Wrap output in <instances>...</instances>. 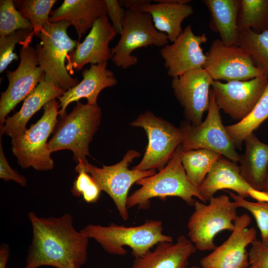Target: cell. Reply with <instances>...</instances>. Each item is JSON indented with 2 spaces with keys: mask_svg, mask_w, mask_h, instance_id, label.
I'll return each instance as SVG.
<instances>
[{
  "mask_svg": "<svg viewBox=\"0 0 268 268\" xmlns=\"http://www.w3.org/2000/svg\"><path fill=\"white\" fill-rule=\"evenodd\" d=\"M32 229L24 268H80L87 259L89 238L75 228L71 215L43 217L28 213Z\"/></svg>",
  "mask_w": 268,
  "mask_h": 268,
  "instance_id": "6da1fadb",
  "label": "cell"
},
{
  "mask_svg": "<svg viewBox=\"0 0 268 268\" xmlns=\"http://www.w3.org/2000/svg\"><path fill=\"white\" fill-rule=\"evenodd\" d=\"M80 230L109 254L125 255L124 247H130L135 259L160 242L173 241L172 237L163 233L162 222L159 220H147L141 225L129 227L114 223L107 226L90 224Z\"/></svg>",
  "mask_w": 268,
  "mask_h": 268,
  "instance_id": "7a4b0ae2",
  "label": "cell"
},
{
  "mask_svg": "<svg viewBox=\"0 0 268 268\" xmlns=\"http://www.w3.org/2000/svg\"><path fill=\"white\" fill-rule=\"evenodd\" d=\"M181 151L180 145L163 169L136 182V184L140 186V188L128 197V208L135 206L147 208L150 200L155 198L165 199L168 197H177L190 206H194L196 201L194 197L203 202L198 188L191 182L186 175L182 163Z\"/></svg>",
  "mask_w": 268,
  "mask_h": 268,
  "instance_id": "3957f363",
  "label": "cell"
},
{
  "mask_svg": "<svg viewBox=\"0 0 268 268\" xmlns=\"http://www.w3.org/2000/svg\"><path fill=\"white\" fill-rule=\"evenodd\" d=\"M102 111L98 104L76 102L72 110L58 121L48 142L51 152L68 149L77 163L87 162L89 145L101 122Z\"/></svg>",
  "mask_w": 268,
  "mask_h": 268,
  "instance_id": "277c9868",
  "label": "cell"
},
{
  "mask_svg": "<svg viewBox=\"0 0 268 268\" xmlns=\"http://www.w3.org/2000/svg\"><path fill=\"white\" fill-rule=\"evenodd\" d=\"M71 25L67 21L48 22L38 35L40 42L35 48L38 64L44 73L45 80L65 91L79 82L70 75L65 64L68 54L80 42L68 36L67 29Z\"/></svg>",
  "mask_w": 268,
  "mask_h": 268,
  "instance_id": "5b68a950",
  "label": "cell"
},
{
  "mask_svg": "<svg viewBox=\"0 0 268 268\" xmlns=\"http://www.w3.org/2000/svg\"><path fill=\"white\" fill-rule=\"evenodd\" d=\"M208 204L196 201L188 224V236L197 250H214L215 236L220 231H233L238 216L237 206L227 195L211 197Z\"/></svg>",
  "mask_w": 268,
  "mask_h": 268,
  "instance_id": "8992f818",
  "label": "cell"
},
{
  "mask_svg": "<svg viewBox=\"0 0 268 268\" xmlns=\"http://www.w3.org/2000/svg\"><path fill=\"white\" fill-rule=\"evenodd\" d=\"M59 108L56 99L51 100L43 107L44 113L36 123L12 138V151L22 168L48 171L54 168L47 140L58 121Z\"/></svg>",
  "mask_w": 268,
  "mask_h": 268,
  "instance_id": "52a82bcc",
  "label": "cell"
},
{
  "mask_svg": "<svg viewBox=\"0 0 268 268\" xmlns=\"http://www.w3.org/2000/svg\"><path fill=\"white\" fill-rule=\"evenodd\" d=\"M140 155L134 149L129 150L118 163L102 168L87 162L78 163L75 169H82L88 173L101 191L106 192L112 199L122 219L129 218L127 206L128 193L132 186L139 179L152 176L156 170L141 171L129 169L133 160Z\"/></svg>",
  "mask_w": 268,
  "mask_h": 268,
  "instance_id": "ba28073f",
  "label": "cell"
},
{
  "mask_svg": "<svg viewBox=\"0 0 268 268\" xmlns=\"http://www.w3.org/2000/svg\"><path fill=\"white\" fill-rule=\"evenodd\" d=\"M130 125L142 128L146 133L148 144L140 162L132 169L141 171L163 169L181 145L183 136L180 128L145 111Z\"/></svg>",
  "mask_w": 268,
  "mask_h": 268,
  "instance_id": "9c48e42d",
  "label": "cell"
},
{
  "mask_svg": "<svg viewBox=\"0 0 268 268\" xmlns=\"http://www.w3.org/2000/svg\"><path fill=\"white\" fill-rule=\"evenodd\" d=\"M168 42L167 35L155 28L149 14L126 9L120 39L111 49V59L117 67L126 69L137 63V57L132 55L134 50L149 46L163 47Z\"/></svg>",
  "mask_w": 268,
  "mask_h": 268,
  "instance_id": "30bf717a",
  "label": "cell"
},
{
  "mask_svg": "<svg viewBox=\"0 0 268 268\" xmlns=\"http://www.w3.org/2000/svg\"><path fill=\"white\" fill-rule=\"evenodd\" d=\"M219 111L210 88L209 105L205 120L197 126L186 121L180 125L183 136L182 150H211L237 163L240 162V155L222 124Z\"/></svg>",
  "mask_w": 268,
  "mask_h": 268,
  "instance_id": "8fae6325",
  "label": "cell"
},
{
  "mask_svg": "<svg viewBox=\"0 0 268 268\" xmlns=\"http://www.w3.org/2000/svg\"><path fill=\"white\" fill-rule=\"evenodd\" d=\"M268 84V76L262 74L248 80L222 83L213 80L211 87L215 102L224 113L239 121L253 109Z\"/></svg>",
  "mask_w": 268,
  "mask_h": 268,
  "instance_id": "7c38bea8",
  "label": "cell"
},
{
  "mask_svg": "<svg viewBox=\"0 0 268 268\" xmlns=\"http://www.w3.org/2000/svg\"><path fill=\"white\" fill-rule=\"evenodd\" d=\"M205 55L203 68L214 80H248L264 74L241 46L226 45L219 39L212 42Z\"/></svg>",
  "mask_w": 268,
  "mask_h": 268,
  "instance_id": "4fadbf2b",
  "label": "cell"
},
{
  "mask_svg": "<svg viewBox=\"0 0 268 268\" xmlns=\"http://www.w3.org/2000/svg\"><path fill=\"white\" fill-rule=\"evenodd\" d=\"M20 62L14 71L6 70L8 80L6 89L1 93L0 123L2 126L8 113L36 87L44 78L39 66L35 49L22 46L19 51Z\"/></svg>",
  "mask_w": 268,
  "mask_h": 268,
  "instance_id": "5bb4252c",
  "label": "cell"
},
{
  "mask_svg": "<svg viewBox=\"0 0 268 268\" xmlns=\"http://www.w3.org/2000/svg\"><path fill=\"white\" fill-rule=\"evenodd\" d=\"M251 219L248 214L238 216L234 221V229L227 239L202 258V268H248L249 253L247 247L256 239L255 227L248 228Z\"/></svg>",
  "mask_w": 268,
  "mask_h": 268,
  "instance_id": "9a60e30c",
  "label": "cell"
},
{
  "mask_svg": "<svg viewBox=\"0 0 268 268\" xmlns=\"http://www.w3.org/2000/svg\"><path fill=\"white\" fill-rule=\"evenodd\" d=\"M213 79L203 68L189 71L173 78L171 87L174 96L184 109L185 121L200 125L209 105L210 87Z\"/></svg>",
  "mask_w": 268,
  "mask_h": 268,
  "instance_id": "2e32d148",
  "label": "cell"
},
{
  "mask_svg": "<svg viewBox=\"0 0 268 268\" xmlns=\"http://www.w3.org/2000/svg\"><path fill=\"white\" fill-rule=\"evenodd\" d=\"M207 41L205 33L195 35L191 24L170 45L160 50L167 74L172 78L197 68H203L206 60L201 45Z\"/></svg>",
  "mask_w": 268,
  "mask_h": 268,
  "instance_id": "e0dca14e",
  "label": "cell"
},
{
  "mask_svg": "<svg viewBox=\"0 0 268 268\" xmlns=\"http://www.w3.org/2000/svg\"><path fill=\"white\" fill-rule=\"evenodd\" d=\"M117 35L107 15L100 17L84 40L68 54L66 65L67 71L72 74L73 69L79 71L87 64L107 63L111 58L109 43Z\"/></svg>",
  "mask_w": 268,
  "mask_h": 268,
  "instance_id": "ac0fdd59",
  "label": "cell"
},
{
  "mask_svg": "<svg viewBox=\"0 0 268 268\" xmlns=\"http://www.w3.org/2000/svg\"><path fill=\"white\" fill-rule=\"evenodd\" d=\"M204 203L218 191L229 189L238 196L251 197L258 201H268V194L252 188L243 178L237 163L221 155L212 166L205 180L198 187Z\"/></svg>",
  "mask_w": 268,
  "mask_h": 268,
  "instance_id": "d6986e66",
  "label": "cell"
},
{
  "mask_svg": "<svg viewBox=\"0 0 268 268\" xmlns=\"http://www.w3.org/2000/svg\"><path fill=\"white\" fill-rule=\"evenodd\" d=\"M107 63L91 64L90 67L82 72L83 79L76 86L65 91L58 98L60 117L66 114V109L72 102L86 98L87 103L97 104V98L100 92L105 88L115 86L117 80L114 73L107 67Z\"/></svg>",
  "mask_w": 268,
  "mask_h": 268,
  "instance_id": "ffe728a7",
  "label": "cell"
},
{
  "mask_svg": "<svg viewBox=\"0 0 268 268\" xmlns=\"http://www.w3.org/2000/svg\"><path fill=\"white\" fill-rule=\"evenodd\" d=\"M65 92L44 78L24 99L20 110L6 118L0 127V134H5L11 139L20 135L26 130L27 123L34 114L51 100L62 96Z\"/></svg>",
  "mask_w": 268,
  "mask_h": 268,
  "instance_id": "44dd1931",
  "label": "cell"
},
{
  "mask_svg": "<svg viewBox=\"0 0 268 268\" xmlns=\"http://www.w3.org/2000/svg\"><path fill=\"white\" fill-rule=\"evenodd\" d=\"M196 250L190 239L181 235L175 243L160 242L153 251L135 259L132 268H185Z\"/></svg>",
  "mask_w": 268,
  "mask_h": 268,
  "instance_id": "7402d4cb",
  "label": "cell"
},
{
  "mask_svg": "<svg viewBox=\"0 0 268 268\" xmlns=\"http://www.w3.org/2000/svg\"><path fill=\"white\" fill-rule=\"evenodd\" d=\"M106 12L104 0H65L60 7L51 11L49 22H70L79 41L96 20Z\"/></svg>",
  "mask_w": 268,
  "mask_h": 268,
  "instance_id": "603a6c76",
  "label": "cell"
},
{
  "mask_svg": "<svg viewBox=\"0 0 268 268\" xmlns=\"http://www.w3.org/2000/svg\"><path fill=\"white\" fill-rule=\"evenodd\" d=\"M151 1L148 0L139 10L149 14L155 28L166 34L169 41L173 43L183 30V20L193 14V8L189 4L167 0H155L153 1L157 3L153 4Z\"/></svg>",
  "mask_w": 268,
  "mask_h": 268,
  "instance_id": "cb8c5ba5",
  "label": "cell"
},
{
  "mask_svg": "<svg viewBox=\"0 0 268 268\" xmlns=\"http://www.w3.org/2000/svg\"><path fill=\"white\" fill-rule=\"evenodd\" d=\"M244 142L245 151L239 162L241 175L252 188L262 191L268 170V144L260 141L254 133Z\"/></svg>",
  "mask_w": 268,
  "mask_h": 268,
  "instance_id": "d4e9b609",
  "label": "cell"
},
{
  "mask_svg": "<svg viewBox=\"0 0 268 268\" xmlns=\"http://www.w3.org/2000/svg\"><path fill=\"white\" fill-rule=\"evenodd\" d=\"M210 16L209 27L223 44L240 46L237 19L239 0H203Z\"/></svg>",
  "mask_w": 268,
  "mask_h": 268,
  "instance_id": "484cf974",
  "label": "cell"
},
{
  "mask_svg": "<svg viewBox=\"0 0 268 268\" xmlns=\"http://www.w3.org/2000/svg\"><path fill=\"white\" fill-rule=\"evenodd\" d=\"M268 118V84L258 102L244 119L225 127L236 148L240 149L245 139L254 133V131Z\"/></svg>",
  "mask_w": 268,
  "mask_h": 268,
  "instance_id": "4316f807",
  "label": "cell"
},
{
  "mask_svg": "<svg viewBox=\"0 0 268 268\" xmlns=\"http://www.w3.org/2000/svg\"><path fill=\"white\" fill-rule=\"evenodd\" d=\"M218 153L206 149L182 151V163L191 182L199 187L205 180L213 164L221 156Z\"/></svg>",
  "mask_w": 268,
  "mask_h": 268,
  "instance_id": "83f0119b",
  "label": "cell"
},
{
  "mask_svg": "<svg viewBox=\"0 0 268 268\" xmlns=\"http://www.w3.org/2000/svg\"><path fill=\"white\" fill-rule=\"evenodd\" d=\"M237 24L239 31L250 29L260 33L268 30V0H239Z\"/></svg>",
  "mask_w": 268,
  "mask_h": 268,
  "instance_id": "f1b7e54d",
  "label": "cell"
},
{
  "mask_svg": "<svg viewBox=\"0 0 268 268\" xmlns=\"http://www.w3.org/2000/svg\"><path fill=\"white\" fill-rule=\"evenodd\" d=\"M241 46L251 57L255 66L268 76V30L260 33L250 29L239 31Z\"/></svg>",
  "mask_w": 268,
  "mask_h": 268,
  "instance_id": "f546056e",
  "label": "cell"
},
{
  "mask_svg": "<svg viewBox=\"0 0 268 268\" xmlns=\"http://www.w3.org/2000/svg\"><path fill=\"white\" fill-rule=\"evenodd\" d=\"M57 0H13L16 8L28 20L33 28L34 35L38 36L44 26L49 22L51 9Z\"/></svg>",
  "mask_w": 268,
  "mask_h": 268,
  "instance_id": "4dcf8cb0",
  "label": "cell"
},
{
  "mask_svg": "<svg viewBox=\"0 0 268 268\" xmlns=\"http://www.w3.org/2000/svg\"><path fill=\"white\" fill-rule=\"evenodd\" d=\"M34 35L33 29H19L9 35L0 36V72L1 73L18 56L14 52L15 46H29Z\"/></svg>",
  "mask_w": 268,
  "mask_h": 268,
  "instance_id": "1f68e13d",
  "label": "cell"
},
{
  "mask_svg": "<svg viewBox=\"0 0 268 268\" xmlns=\"http://www.w3.org/2000/svg\"><path fill=\"white\" fill-rule=\"evenodd\" d=\"M19 29H33L30 22L16 8L13 0H0V36Z\"/></svg>",
  "mask_w": 268,
  "mask_h": 268,
  "instance_id": "d6a6232c",
  "label": "cell"
},
{
  "mask_svg": "<svg viewBox=\"0 0 268 268\" xmlns=\"http://www.w3.org/2000/svg\"><path fill=\"white\" fill-rule=\"evenodd\" d=\"M237 207L250 211L255 218L261 237V242L268 246V201L252 202L238 195L227 191Z\"/></svg>",
  "mask_w": 268,
  "mask_h": 268,
  "instance_id": "836d02e7",
  "label": "cell"
},
{
  "mask_svg": "<svg viewBox=\"0 0 268 268\" xmlns=\"http://www.w3.org/2000/svg\"><path fill=\"white\" fill-rule=\"evenodd\" d=\"M78 173L73 183L71 191L73 195L82 196L88 203H94L99 199L101 191L91 176L82 169H75Z\"/></svg>",
  "mask_w": 268,
  "mask_h": 268,
  "instance_id": "e575fe53",
  "label": "cell"
},
{
  "mask_svg": "<svg viewBox=\"0 0 268 268\" xmlns=\"http://www.w3.org/2000/svg\"><path fill=\"white\" fill-rule=\"evenodd\" d=\"M251 245L248 268H268V246L257 239Z\"/></svg>",
  "mask_w": 268,
  "mask_h": 268,
  "instance_id": "d590c367",
  "label": "cell"
},
{
  "mask_svg": "<svg viewBox=\"0 0 268 268\" xmlns=\"http://www.w3.org/2000/svg\"><path fill=\"white\" fill-rule=\"evenodd\" d=\"M106 6V15L117 34L122 32L126 9L120 4L119 0H104Z\"/></svg>",
  "mask_w": 268,
  "mask_h": 268,
  "instance_id": "8d00e7d4",
  "label": "cell"
},
{
  "mask_svg": "<svg viewBox=\"0 0 268 268\" xmlns=\"http://www.w3.org/2000/svg\"><path fill=\"white\" fill-rule=\"evenodd\" d=\"M0 178L4 181L12 180L20 186L24 187L27 184V179L13 169L9 165L4 154L1 141L0 142Z\"/></svg>",
  "mask_w": 268,
  "mask_h": 268,
  "instance_id": "74e56055",
  "label": "cell"
},
{
  "mask_svg": "<svg viewBox=\"0 0 268 268\" xmlns=\"http://www.w3.org/2000/svg\"><path fill=\"white\" fill-rule=\"evenodd\" d=\"M148 0H120V5L126 9L139 10L140 8L146 3Z\"/></svg>",
  "mask_w": 268,
  "mask_h": 268,
  "instance_id": "f35d334b",
  "label": "cell"
},
{
  "mask_svg": "<svg viewBox=\"0 0 268 268\" xmlns=\"http://www.w3.org/2000/svg\"><path fill=\"white\" fill-rule=\"evenodd\" d=\"M9 250L8 246L2 243L0 247V268H5L9 257Z\"/></svg>",
  "mask_w": 268,
  "mask_h": 268,
  "instance_id": "ab89813d",
  "label": "cell"
},
{
  "mask_svg": "<svg viewBox=\"0 0 268 268\" xmlns=\"http://www.w3.org/2000/svg\"><path fill=\"white\" fill-rule=\"evenodd\" d=\"M262 191L268 194V170L266 176V178L265 181V183L263 186Z\"/></svg>",
  "mask_w": 268,
  "mask_h": 268,
  "instance_id": "60d3db41",
  "label": "cell"
},
{
  "mask_svg": "<svg viewBox=\"0 0 268 268\" xmlns=\"http://www.w3.org/2000/svg\"><path fill=\"white\" fill-rule=\"evenodd\" d=\"M185 268H201V267H197V266H192V267H185Z\"/></svg>",
  "mask_w": 268,
  "mask_h": 268,
  "instance_id": "b9f144b4",
  "label": "cell"
},
{
  "mask_svg": "<svg viewBox=\"0 0 268 268\" xmlns=\"http://www.w3.org/2000/svg\"><path fill=\"white\" fill-rule=\"evenodd\" d=\"M68 268H74V267L73 265H71Z\"/></svg>",
  "mask_w": 268,
  "mask_h": 268,
  "instance_id": "7bdbcfd3",
  "label": "cell"
}]
</instances>
